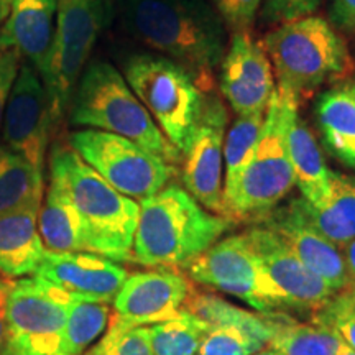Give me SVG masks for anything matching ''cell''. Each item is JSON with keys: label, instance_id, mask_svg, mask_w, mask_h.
<instances>
[{"label": "cell", "instance_id": "6da1fadb", "mask_svg": "<svg viewBox=\"0 0 355 355\" xmlns=\"http://www.w3.org/2000/svg\"><path fill=\"white\" fill-rule=\"evenodd\" d=\"M123 26L133 38L181 66L204 94L225 53V28L206 0H123Z\"/></svg>", "mask_w": 355, "mask_h": 355}, {"label": "cell", "instance_id": "7a4b0ae2", "mask_svg": "<svg viewBox=\"0 0 355 355\" xmlns=\"http://www.w3.org/2000/svg\"><path fill=\"white\" fill-rule=\"evenodd\" d=\"M139 204L132 255L133 261L150 268L188 266L234 224L229 217L207 211L176 184Z\"/></svg>", "mask_w": 355, "mask_h": 355}, {"label": "cell", "instance_id": "3957f363", "mask_svg": "<svg viewBox=\"0 0 355 355\" xmlns=\"http://www.w3.org/2000/svg\"><path fill=\"white\" fill-rule=\"evenodd\" d=\"M261 43L277 74V87L300 104L324 84L345 81L355 69L343 37L321 17L282 24Z\"/></svg>", "mask_w": 355, "mask_h": 355}, {"label": "cell", "instance_id": "277c9868", "mask_svg": "<svg viewBox=\"0 0 355 355\" xmlns=\"http://www.w3.org/2000/svg\"><path fill=\"white\" fill-rule=\"evenodd\" d=\"M50 173L63 180L73 198L84 224L87 252L117 263L133 260L140 204L112 188L71 146L53 148Z\"/></svg>", "mask_w": 355, "mask_h": 355}, {"label": "cell", "instance_id": "5b68a950", "mask_svg": "<svg viewBox=\"0 0 355 355\" xmlns=\"http://www.w3.org/2000/svg\"><path fill=\"white\" fill-rule=\"evenodd\" d=\"M69 117L73 125L121 135L173 166L181 162L180 150L159 130L125 78L109 61H92L83 71Z\"/></svg>", "mask_w": 355, "mask_h": 355}, {"label": "cell", "instance_id": "8992f818", "mask_svg": "<svg viewBox=\"0 0 355 355\" xmlns=\"http://www.w3.org/2000/svg\"><path fill=\"white\" fill-rule=\"evenodd\" d=\"M295 97L275 87L254 155L248 159L229 193L224 194V214L234 222L261 220L288 196L295 186L286 132Z\"/></svg>", "mask_w": 355, "mask_h": 355}, {"label": "cell", "instance_id": "52a82bcc", "mask_svg": "<svg viewBox=\"0 0 355 355\" xmlns=\"http://www.w3.org/2000/svg\"><path fill=\"white\" fill-rule=\"evenodd\" d=\"M123 78L159 130L183 153L206 104L193 78L171 60L157 55L128 58Z\"/></svg>", "mask_w": 355, "mask_h": 355}, {"label": "cell", "instance_id": "ba28073f", "mask_svg": "<svg viewBox=\"0 0 355 355\" xmlns=\"http://www.w3.org/2000/svg\"><path fill=\"white\" fill-rule=\"evenodd\" d=\"M74 298L46 279L12 283L2 355H66V319Z\"/></svg>", "mask_w": 355, "mask_h": 355}, {"label": "cell", "instance_id": "9c48e42d", "mask_svg": "<svg viewBox=\"0 0 355 355\" xmlns=\"http://www.w3.org/2000/svg\"><path fill=\"white\" fill-rule=\"evenodd\" d=\"M104 20L105 7L102 0H58L56 32L43 78L53 125L69 109Z\"/></svg>", "mask_w": 355, "mask_h": 355}, {"label": "cell", "instance_id": "30bf717a", "mask_svg": "<svg viewBox=\"0 0 355 355\" xmlns=\"http://www.w3.org/2000/svg\"><path fill=\"white\" fill-rule=\"evenodd\" d=\"M69 146L112 188L139 201L168 186L175 171V166L140 145L96 128L71 133Z\"/></svg>", "mask_w": 355, "mask_h": 355}, {"label": "cell", "instance_id": "8fae6325", "mask_svg": "<svg viewBox=\"0 0 355 355\" xmlns=\"http://www.w3.org/2000/svg\"><path fill=\"white\" fill-rule=\"evenodd\" d=\"M191 279L245 301L263 314L286 309L242 234L217 241L186 266Z\"/></svg>", "mask_w": 355, "mask_h": 355}, {"label": "cell", "instance_id": "7c38bea8", "mask_svg": "<svg viewBox=\"0 0 355 355\" xmlns=\"http://www.w3.org/2000/svg\"><path fill=\"white\" fill-rule=\"evenodd\" d=\"M227 110L217 97H207L193 135L181 153L184 189L196 201L212 211L224 214V140Z\"/></svg>", "mask_w": 355, "mask_h": 355}, {"label": "cell", "instance_id": "4fadbf2b", "mask_svg": "<svg viewBox=\"0 0 355 355\" xmlns=\"http://www.w3.org/2000/svg\"><path fill=\"white\" fill-rule=\"evenodd\" d=\"M3 145L43 171L53 132L46 87L38 71L24 61L2 121Z\"/></svg>", "mask_w": 355, "mask_h": 355}, {"label": "cell", "instance_id": "5bb4252c", "mask_svg": "<svg viewBox=\"0 0 355 355\" xmlns=\"http://www.w3.org/2000/svg\"><path fill=\"white\" fill-rule=\"evenodd\" d=\"M242 235L286 308L318 311L336 295L322 278L301 263L273 230L255 225Z\"/></svg>", "mask_w": 355, "mask_h": 355}, {"label": "cell", "instance_id": "9a60e30c", "mask_svg": "<svg viewBox=\"0 0 355 355\" xmlns=\"http://www.w3.org/2000/svg\"><path fill=\"white\" fill-rule=\"evenodd\" d=\"M220 91L234 112H265L275 92L273 66L263 43L250 32L232 33L220 61Z\"/></svg>", "mask_w": 355, "mask_h": 355}, {"label": "cell", "instance_id": "2e32d148", "mask_svg": "<svg viewBox=\"0 0 355 355\" xmlns=\"http://www.w3.org/2000/svg\"><path fill=\"white\" fill-rule=\"evenodd\" d=\"M259 222L273 230L301 263L322 278L336 293L347 290L350 282L343 252L311 222L303 198L293 199L286 206H277Z\"/></svg>", "mask_w": 355, "mask_h": 355}, {"label": "cell", "instance_id": "e0dca14e", "mask_svg": "<svg viewBox=\"0 0 355 355\" xmlns=\"http://www.w3.org/2000/svg\"><path fill=\"white\" fill-rule=\"evenodd\" d=\"M189 282L171 268L128 275L114 298L112 319L127 326H153L176 318L191 293Z\"/></svg>", "mask_w": 355, "mask_h": 355}, {"label": "cell", "instance_id": "ac0fdd59", "mask_svg": "<svg viewBox=\"0 0 355 355\" xmlns=\"http://www.w3.org/2000/svg\"><path fill=\"white\" fill-rule=\"evenodd\" d=\"M33 277L46 279L69 295L110 303L128 273L117 261L91 252H44Z\"/></svg>", "mask_w": 355, "mask_h": 355}, {"label": "cell", "instance_id": "d6986e66", "mask_svg": "<svg viewBox=\"0 0 355 355\" xmlns=\"http://www.w3.org/2000/svg\"><path fill=\"white\" fill-rule=\"evenodd\" d=\"M58 0H12L0 28V40L20 51L26 63L44 78L56 32Z\"/></svg>", "mask_w": 355, "mask_h": 355}, {"label": "cell", "instance_id": "ffe728a7", "mask_svg": "<svg viewBox=\"0 0 355 355\" xmlns=\"http://www.w3.org/2000/svg\"><path fill=\"white\" fill-rule=\"evenodd\" d=\"M42 204H28L0 214V277L15 279L33 275L46 248L38 230Z\"/></svg>", "mask_w": 355, "mask_h": 355}, {"label": "cell", "instance_id": "44dd1931", "mask_svg": "<svg viewBox=\"0 0 355 355\" xmlns=\"http://www.w3.org/2000/svg\"><path fill=\"white\" fill-rule=\"evenodd\" d=\"M314 112L326 148L343 165L355 170V78L324 91Z\"/></svg>", "mask_w": 355, "mask_h": 355}, {"label": "cell", "instance_id": "7402d4cb", "mask_svg": "<svg viewBox=\"0 0 355 355\" xmlns=\"http://www.w3.org/2000/svg\"><path fill=\"white\" fill-rule=\"evenodd\" d=\"M38 230L50 252H87L81 216L60 176L50 173V186L38 214Z\"/></svg>", "mask_w": 355, "mask_h": 355}, {"label": "cell", "instance_id": "603a6c76", "mask_svg": "<svg viewBox=\"0 0 355 355\" xmlns=\"http://www.w3.org/2000/svg\"><path fill=\"white\" fill-rule=\"evenodd\" d=\"M286 144L295 173V184L301 191V198L309 206H318L327 194L331 170L324 162L316 137L300 117V109L293 110L288 122Z\"/></svg>", "mask_w": 355, "mask_h": 355}, {"label": "cell", "instance_id": "cb8c5ba5", "mask_svg": "<svg viewBox=\"0 0 355 355\" xmlns=\"http://www.w3.org/2000/svg\"><path fill=\"white\" fill-rule=\"evenodd\" d=\"M304 207L311 222L337 247L355 239V176L329 171L326 198L314 207L304 201Z\"/></svg>", "mask_w": 355, "mask_h": 355}, {"label": "cell", "instance_id": "d4e9b609", "mask_svg": "<svg viewBox=\"0 0 355 355\" xmlns=\"http://www.w3.org/2000/svg\"><path fill=\"white\" fill-rule=\"evenodd\" d=\"M268 345L283 355H339L344 340L339 332L319 319L298 322L278 313Z\"/></svg>", "mask_w": 355, "mask_h": 355}, {"label": "cell", "instance_id": "484cf974", "mask_svg": "<svg viewBox=\"0 0 355 355\" xmlns=\"http://www.w3.org/2000/svg\"><path fill=\"white\" fill-rule=\"evenodd\" d=\"M184 309L209 322L211 326L234 327L254 336L265 345L270 344L275 329V314L250 313L237 306L227 303L219 296L207 295V293H196L191 290Z\"/></svg>", "mask_w": 355, "mask_h": 355}, {"label": "cell", "instance_id": "4316f807", "mask_svg": "<svg viewBox=\"0 0 355 355\" xmlns=\"http://www.w3.org/2000/svg\"><path fill=\"white\" fill-rule=\"evenodd\" d=\"M43 201V171L0 145V214Z\"/></svg>", "mask_w": 355, "mask_h": 355}, {"label": "cell", "instance_id": "83f0119b", "mask_svg": "<svg viewBox=\"0 0 355 355\" xmlns=\"http://www.w3.org/2000/svg\"><path fill=\"white\" fill-rule=\"evenodd\" d=\"M211 327L186 309L176 318L148 326L153 355H198Z\"/></svg>", "mask_w": 355, "mask_h": 355}, {"label": "cell", "instance_id": "f1b7e54d", "mask_svg": "<svg viewBox=\"0 0 355 355\" xmlns=\"http://www.w3.org/2000/svg\"><path fill=\"white\" fill-rule=\"evenodd\" d=\"M110 308L107 303L74 298L66 319V355H83L107 327Z\"/></svg>", "mask_w": 355, "mask_h": 355}, {"label": "cell", "instance_id": "f546056e", "mask_svg": "<svg viewBox=\"0 0 355 355\" xmlns=\"http://www.w3.org/2000/svg\"><path fill=\"white\" fill-rule=\"evenodd\" d=\"M265 112L237 117L230 127L224 140V162H225V181L224 194L232 189L241 171L245 168L248 159L254 155L255 145L259 141L261 127H263Z\"/></svg>", "mask_w": 355, "mask_h": 355}, {"label": "cell", "instance_id": "4dcf8cb0", "mask_svg": "<svg viewBox=\"0 0 355 355\" xmlns=\"http://www.w3.org/2000/svg\"><path fill=\"white\" fill-rule=\"evenodd\" d=\"M89 355H153L145 326H127L112 319L107 332Z\"/></svg>", "mask_w": 355, "mask_h": 355}, {"label": "cell", "instance_id": "1f68e13d", "mask_svg": "<svg viewBox=\"0 0 355 355\" xmlns=\"http://www.w3.org/2000/svg\"><path fill=\"white\" fill-rule=\"evenodd\" d=\"M265 344L234 327L212 326L204 337L198 355H254Z\"/></svg>", "mask_w": 355, "mask_h": 355}, {"label": "cell", "instance_id": "d6a6232c", "mask_svg": "<svg viewBox=\"0 0 355 355\" xmlns=\"http://www.w3.org/2000/svg\"><path fill=\"white\" fill-rule=\"evenodd\" d=\"M314 319L326 322L339 332L344 343L355 352V303L347 290L332 296L321 309L316 311Z\"/></svg>", "mask_w": 355, "mask_h": 355}, {"label": "cell", "instance_id": "836d02e7", "mask_svg": "<svg viewBox=\"0 0 355 355\" xmlns=\"http://www.w3.org/2000/svg\"><path fill=\"white\" fill-rule=\"evenodd\" d=\"M217 15L232 33L250 32L263 0H211Z\"/></svg>", "mask_w": 355, "mask_h": 355}, {"label": "cell", "instance_id": "e575fe53", "mask_svg": "<svg viewBox=\"0 0 355 355\" xmlns=\"http://www.w3.org/2000/svg\"><path fill=\"white\" fill-rule=\"evenodd\" d=\"M321 0H263L261 19L268 24H288L318 10Z\"/></svg>", "mask_w": 355, "mask_h": 355}, {"label": "cell", "instance_id": "d590c367", "mask_svg": "<svg viewBox=\"0 0 355 355\" xmlns=\"http://www.w3.org/2000/svg\"><path fill=\"white\" fill-rule=\"evenodd\" d=\"M24 63L20 51L15 46L0 40V128H2L3 112L10 97L20 66Z\"/></svg>", "mask_w": 355, "mask_h": 355}, {"label": "cell", "instance_id": "8d00e7d4", "mask_svg": "<svg viewBox=\"0 0 355 355\" xmlns=\"http://www.w3.org/2000/svg\"><path fill=\"white\" fill-rule=\"evenodd\" d=\"M331 20L343 32H355V0H332Z\"/></svg>", "mask_w": 355, "mask_h": 355}, {"label": "cell", "instance_id": "74e56055", "mask_svg": "<svg viewBox=\"0 0 355 355\" xmlns=\"http://www.w3.org/2000/svg\"><path fill=\"white\" fill-rule=\"evenodd\" d=\"M10 290H12L10 279L0 277V355H2L3 345H6L7 306H8V295H10Z\"/></svg>", "mask_w": 355, "mask_h": 355}, {"label": "cell", "instance_id": "f35d334b", "mask_svg": "<svg viewBox=\"0 0 355 355\" xmlns=\"http://www.w3.org/2000/svg\"><path fill=\"white\" fill-rule=\"evenodd\" d=\"M339 248H340V252H343L349 282L355 283V239L349 241L347 243H344V245Z\"/></svg>", "mask_w": 355, "mask_h": 355}, {"label": "cell", "instance_id": "ab89813d", "mask_svg": "<svg viewBox=\"0 0 355 355\" xmlns=\"http://www.w3.org/2000/svg\"><path fill=\"white\" fill-rule=\"evenodd\" d=\"M10 3L12 0H0V25L7 19L8 10H10Z\"/></svg>", "mask_w": 355, "mask_h": 355}, {"label": "cell", "instance_id": "60d3db41", "mask_svg": "<svg viewBox=\"0 0 355 355\" xmlns=\"http://www.w3.org/2000/svg\"><path fill=\"white\" fill-rule=\"evenodd\" d=\"M254 355H283L282 352H278L277 349H273V347H268V349H260L259 352H255Z\"/></svg>", "mask_w": 355, "mask_h": 355}, {"label": "cell", "instance_id": "b9f144b4", "mask_svg": "<svg viewBox=\"0 0 355 355\" xmlns=\"http://www.w3.org/2000/svg\"><path fill=\"white\" fill-rule=\"evenodd\" d=\"M339 355H355V352H354V350H352V349H350V347H349V345H347V344H345V343H344V345H343V347H340V352H339Z\"/></svg>", "mask_w": 355, "mask_h": 355}, {"label": "cell", "instance_id": "7bdbcfd3", "mask_svg": "<svg viewBox=\"0 0 355 355\" xmlns=\"http://www.w3.org/2000/svg\"><path fill=\"white\" fill-rule=\"evenodd\" d=\"M349 291V295L352 296V300H354V303H355V283L352 285V288H350V290H347Z\"/></svg>", "mask_w": 355, "mask_h": 355}, {"label": "cell", "instance_id": "ee69618b", "mask_svg": "<svg viewBox=\"0 0 355 355\" xmlns=\"http://www.w3.org/2000/svg\"><path fill=\"white\" fill-rule=\"evenodd\" d=\"M86 355H89V352H87V354H86Z\"/></svg>", "mask_w": 355, "mask_h": 355}]
</instances>
